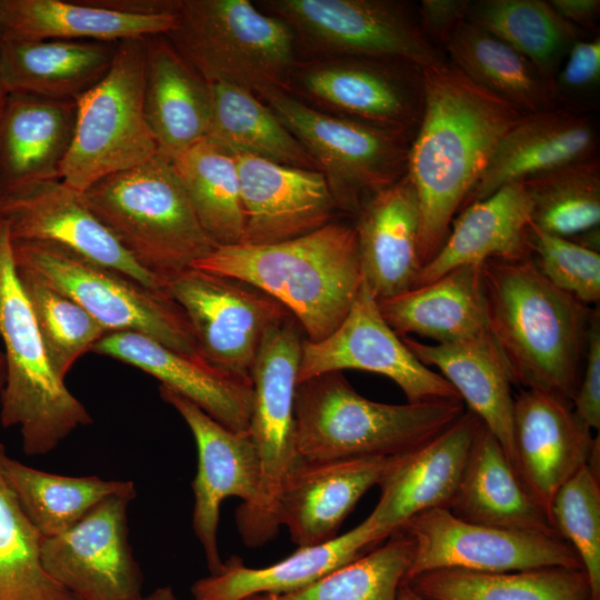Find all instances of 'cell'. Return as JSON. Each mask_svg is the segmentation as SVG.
<instances>
[{
  "label": "cell",
  "mask_w": 600,
  "mask_h": 600,
  "mask_svg": "<svg viewBox=\"0 0 600 600\" xmlns=\"http://www.w3.org/2000/svg\"><path fill=\"white\" fill-rule=\"evenodd\" d=\"M487 329L512 383L572 404L592 308L552 284L531 258L482 262Z\"/></svg>",
  "instance_id": "obj_2"
},
{
  "label": "cell",
  "mask_w": 600,
  "mask_h": 600,
  "mask_svg": "<svg viewBox=\"0 0 600 600\" xmlns=\"http://www.w3.org/2000/svg\"><path fill=\"white\" fill-rule=\"evenodd\" d=\"M283 91L314 109L412 141L423 109V68L390 58L314 57L297 62Z\"/></svg>",
  "instance_id": "obj_12"
},
{
  "label": "cell",
  "mask_w": 600,
  "mask_h": 600,
  "mask_svg": "<svg viewBox=\"0 0 600 600\" xmlns=\"http://www.w3.org/2000/svg\"><path fill=\"white\" fill-rule=\"evenodd\" d=\"M164 36L208 83L256 96L284 90L299 61L292 29L248 0H178L176 27Z\"/></svg>",
  "instance_id": "obj_7"
},
{
  "label": "cell",
  "mask_w": 600,
  "mask_h": 600,
  "mask_svg": "<svg viewBox=\"0 0 600 600\" xmlns=\"http://www.w3.org/2000/svg\"><path fill=\"white\" fill-rule=\"evenodd\" d=\"M136 496H111L64 532L42 538L46 570L78 600L141 597L142 576L127 524V509Z\"/></svg>",
  "instance_id": "obj_17"
},
{
  "label": "cell",
  "mask_w": 600,
  "mask_h": 600,
  "mask_svg": "<svg viewBox=\"0 0 600 600\" xmlns=\"http://www.w3.org/2000/svg\"><path fill=\"white\" fill-rule=\"evenodd\" d=\"M4 454L0 444V600H78L46 570L42 537L3 477Z\"/></svg>",
  "instance_id": "obj_44"
},
{
  "label": "cell",
  "mask_w": 600,
  "mask_h": 600,
  "mask_svg": "<svg viewBox=\"0 0 600 600\" xmlns=\"http://www.w3.org/2000/svg\"><path fill=\"white\" fill-rule=\"evenodd\" d=\"M549 519L556 533L577 553L591 600L600 599V473L588 464L554 494Z\"/></svg>",
  "instance_id": "obj_46"
},
{
  "label": "cell",
  "mask_w": 600,
  "mask_h": 600,
  "mask_svg": "<svg viewBox=\"0 0 600 600\" xmlns=\"http://www.w3.org/2000/svg\"><path fill=\"white\" fill-rule=\"evenodd\" d=\"M12 254L17 270L69 297L109 332H138L174 351L201 354L184 311L164 288L52 242L12 241Z\"/></svg>",
  "instance_id": "obj_8"
},
{
  "label": "cell",
  "mask_w": 600,
  "mask_h": 600,
  "mask_svg": "<svg viewBox=\"0 0 600 600\" xmlns=\"http://www.w3.org/2000/svg\"><path fill=\"white\" fill-rule=\"evenodd\" d=\"M531 260L552 284L591 307L600 301V253L569 238L546 232L534 224L528 229Z\"/></svg>",
  "instance_id": "obj_47"
},
{
  "label": "cell",
  "mask_w": 600,
  "mask_h": 600,
  "mask_svg": "<svg viewBox=\"0 0 600 600\" xmlns=\"http://www.w3.org/2000/svg\"><path fill=\"white\" fill-rule=\"evenodd\" d=\"M353 220L362 279L377 301L412 289L421 269L420 206L408 174L372 197Z\"/></svg>",
  "instance_id": "obj_27"
},
{
  "label": "cell",
  "mask_w": 600,
  "mask_h": 600,
  "mask_svg": "<svg viewBox=\"0 0 600 600\" xmlns=\"http://www.w3.org/2000/svg\"><path fill=\"white\" fill-rule=\"evenodd\" d=\"M464 411L456 399L372 401L341 371L322 373L296 388L298 456L307 462L398 457L436 438Z\"/></svg>",
  "instance_id": "obj_4"
},
{
  "label": "cell",
  "mask_w": 600,
  "mask_h": 600,
  "mask_svg": "<svg viewBox=\"0 0 600 600\" xmlns=\"http://www.w3.org/2000/svg\"><path fill=\"white\" fill-rule=\"evenodd\" d=\"M163 288L184 311L200 353L244 377L266 332L291 314L248 281L193 267L168 278Z\"/></svg>",
  "instance_id": "obj_15"
},
{
  "label": "cell",
  "mask_w": 600,
  "mask_h": 600,
  "mask_svg": "<svg viewBox=\"0 0 600 600\" xmlns=\"http://www.w3.org/2000/svg\"><path fill=\"white\" fill-rule=\"evenodd\" d=\"M396 600H427L418 592H416L409 584H401Z\"/></svg>",
  "instance_id": "obj_53"
},
{
  "label": "cell",
  "mask_w": 600,
  "mask_h": 600,
  "mask_svg": "<svg viewBox=\"0 0 600 600\" xmlns=\"http://www.w3.org/2000/svg\"><path fill=\"white\" fill-rule=\"evenodd\" d=\"M192 267L260 288L296 318L311 342L339 327L363 280L354 224L336 220L278 243L216 247Z\"/></svg>",
  "instance_id": "obj_3"
},
{
  "label": "cell",
  "mask_w": 600,
  "mask_h": 600,
  "mask_svg": "<svg viewBox=\"0 0 600 600\" xmlns=\"http://www.w3.org/2000/svg\"><path fill=\"white\" fill-rule=\"evenodd\" d=\"M512 426L513 468L549 516L554 494L588 463L599 436H591L570 402L532 389L514 397Z\"/></svg>",
  "instance_id": "obj_20"
},
{
  "label": "cell",
  "mask_w": 600,
  "mask_h": 600,
  "mask_svg": "<svg viewBox=\"0 0 600 600\" xmlns=\"http://www.w3.org/2000/svg\"><path fill=\"white\" fill-rule=\"evenodd\" d=\"M467 21L524 56L551 81L571 47L586 34L544 0L470 1Z\"/></svg>",
  "instance_id": "obj_41"
},
{
  "label": "cell",
  "mask_w": 600,
  "mask_h": 600,
  "mask_svg": "<svg viewBox=\"0 0 600 600\" xmlns=\"http://www.w3.org/2000/svg\"><path fill=\"white\" fill-rule=\"evenodd\" d=\"M443 52L470 80L523 114L556 108L552 81L524 56L469 21L457 28Z\"/></svg>",
  "instance_id": "obj_36"
},
{
  "label": "cell",
  "mask_w": 600,
  "mask_h": 600,
  "mask_svg": "<svg viewBox=\"0 0 600 600\" xmlns=\"http://www.w3.org/2000/svg\"><path fill=\"white\" fill-rule=\"evenodd\" d=\"M381 316L400 337L414 333L438 344L487 330L482 263L454 268L436 280L379 300Z\"/></svg>",
  "instance_id": "obj_33"
},
{
  "label": "cell",
  "mask_w": 600,
  "mask_h": 600,
  "mask_svg": "<svg viewBox=\"0 0 600 600\" xmlns=\"http://www.w3.org/2000/svg\"><path fill=\"white\" fill-rule=\"evenodd\" d=\"M382 546L288 593L246 600H396L413 559V541L394 533Z\"/></svg>",
  "instance_id": "obj_43"
},
{
  "label": "cell",
  "mask_w": 600,
  "mask_h": 600,
  "mask_svg": "<svg viewBox=\"0 0 600 600\" xmlns=\"http://www.w3.org/2000/svg\"><path fill=\"white\" fill-rule=\"evenodd\" d=\"M304 339L299 322L288 316L266 332L250 370L253 403L249 432L258 452L260 482L256 499L236 511L238 531L248 547L263 546L279 532L281 490L300 461L294 397Z\"/></svg>",
  "instance_id": "obj_9"
},
{
  "label": "cell",
  "mask_w": 600,
  "mask_h": 600,
  "mask_svg": "<svg viewBox=\"0 0 600 600\" xmlns=\"http://www.w3.org/2000/svg\"><path fill=\"white\" fill-rule=\"evenodd\" d=\"M598 140L596 126L588 114L560 108L524 114L503 136L461 209L504 184L598 156Z\"/></svg>",
  "instance_id": "obj_25"
},
{
  "label": "cell",
  "mask_w": 600,
  "mask_h": 600,
  "mask_svg": "<svg viewBox=\"0 0 600 600\" xmlns=\"http://www.w3.org/2000/svg\"><path fill=\"white\" fill-rule=\"evenodd\" d=\"M349 369L388 377L400 387L408 402L462 400L454 388L440 373L422 364L390 328L363 280L339 327L318 342L304 339L298 382Z\"/></svg>",
  "instance_id": "obj_16"
},
{
  "label": "cell",
  "mask_w": 600,
  "mask_h": 600,
  "mask_svg": "<svg viewBox=\"0 0 600 600\" xmlns=\"http://www.w3.org/2000/svg\"><path fill=\"white\" fill-rule=\"evenodd\" d=\"M143 41L144 116L158 152L171 160L207 137L210 84L164 34L146 37Z\"/></svg>",
  "instance_id": "obj_28"
},
{
  "label": "cell",
  "mask_w": 600,
  "mask_h": 600,
  "mask_svg": "<svg viewBox=\"0 0 600 600\" xmlns=\"http://www.w3.org/2000/svg\"><path fill=\"white\" fill-rule=\"evenodd\" d=\"M469 7V0H422L418 4L422 32L443 52L457 28L467 21Z\"/></svg>",
  "instance_id": "obj_50"
},
{
  "label": "cell",
  "mask_w": 600,
  "mask_h": 600,
  "mask_svg": "<svg viewBox=\"0 0 600 600\" xmlns=\"http://www.w3.org/2000/svg\"><path fill=\"white\" fill-rule=\"evenodd\" d=\"M523 116L447 58L423 69V109L407 172L420 206L421 268L440 250L497 146Z\"/></svg>",
  "instance_id": "obj_1"
},
{
  "label": "cell",
  "mask_w": 600,
  "mask_h": 600,
  "mask_svg": "<svg viewBox=\"0 0 600 600\" xmlns=\"http://www.w3.org/2000/svg\"><path fill=\"white\" fill-rule=\"evenodd\" d=\"M6 378H7L6 359H4L3 351L0 349V394L4 388Z\"/></svg>",
  "instance_id": "obj_54"
},
{
  "label": "cell",
  "mask_w": 600,
  "mask_h": 600,
  "mask_svg": "<svg viewBox=\"0 0 600 600\" xmlns=\"http://www.w3.org/2000/svg\"><path fill=\"white\" fill-rule=\"evenodd\" d=\"M232 153L238 164L244 217L240 244L278 243L334 220L338 210L320 171Z\"/></svg>",
  "instance_id": "obj_21"
},
{
  "label": "cell",
  "mask_w": 600,
  "mask_h": 600,
  "mask_svg": "<svg viewBox=\"0 0 600 600\" xmlns=\"http://www.w3.org/2000/svg\"><path fill=\"white\" fill-rule=\"evenodd\" d=\"M257 97L311 156L338 212L354 219L372 197L407 174L411 140L314 109L283 90Z\"/></svg>",
  "instance_id": "obj_11"
},
{
  "label": "cell",
  "mask_w": 600,
  "mask_h": 600,
  "mask_svg": "<svg viewBox=\"0 0 600 600\" xmlns=\"http://www.w3.org/2000/svg\"><path fill=\"white\" fill-rule=\"evenodd\" d=\"M3 477L24 514L42 538L58 536L116 494H137L132 481L96 476H62L2 458Z\"/></svg>",
  "instance_id": "obj_37"
},
{
  "label": "cell",
  "mask_w": 600,
  "mask_h": 600,
  "mask_svg": "<svg viewBox=\"0 0 600 600\" xmlns=\"http://www.w3.org/2000/svg\"><path fill=\"white\" fill-rule=\"evenodd\" d=\"M82 193L122 248L163 283L217 247L201 227L171 160L160 153Z\"/></svg>",
  "instance_id": "obj_5"
},
{
  "label": "cell",
  "mask_w": 600,
  "mask_h": 600,
  "mask_svg": "<svg viewBox=\"0 0 600 600\" xmlns=\"http://www.w3.org/2000/svg\"><path fill=\"white\" fill-rule=\"evenodd\" d=\"M0 338L7 367L6 384L0 394V420L6 428H19L24 454H47L76 429L92 423L87 408L49 363L17 273L10 232L2 219Z\"/></svg>",
  "instance_id": "obj_6"
},
{
  "label": "cell",
  "mask_w": 600,
  "mask_h": 600,
  "mask_svg": "<svg viewBox=\"0 0 600 600\" xmlns=\"http://www.w3.org/2000/svg\"><path fill=\"white\" fill-rule=\"evenodd\" d=\"M257 7L284 21L316 58H390L423 69L446 59L422 32L418 4L409 1L266 0Z\"/></svg>",
  "instance_id": "obj_13"
},
{
  "label": "cell",
  "mask_w": 600,
  "mask_h": 600,
  "mask_svg": "<svg viewBox=\"0 0 600 600\" xmlns=\"http://www.w3.org/2000/svg\"><path fill=\"white\" fill-rule=\"evenodd\" d=\"M137 600H176V596L171 587H162L146 597H140Z\"/></svg>",
  "instance_id": "obj_52"
},
{
  "label": "cell",
  "mask_w": 600,
  "mask_h": 600,
  "mask_svg": "<svg viewBox=\"0 0 600 600\" xmlns=\"http://www.w3.org/2000/svg\"><path fill=\"white\" fill-rule=\"evenodd\" d=\"M17 269V268H16ZM53 372L62 380L73 363L110 333L90 313L34 276L17 270Z\"/></svg>",
  "instance_id": "obj_45"
},
{
  "label": "cell",
  "mask_w": 600,
  "mask_h": 600,
  "mask_svg": "<svg viewBox=\"0 0 600 600\" xmlns=\"http://www.w3.org/2000/svg\"><path fill=\"white\" fill-rule=\"evenodd\" d=\"M176 13L132 14L96 0H0V38L119 42L167 34Z\"/></svg>",
  "instance_id": "obj_32"
},
{
  "label": "cell",
  "mask_w": 600,
  "mask_h": 600,
  "mask_svg": "<svg viewBox=\"0 0 600 600\" xmlns=\"http://www.w3.org/2000/svg\"><path fill=\"white\" fill-rule=\"evenodd\" d=\"M481 426L479 417L466 409L432 440L393 457L378 483L380 498L370 519L391 537L421 512L448 509Z\"/></svg>",
  "instance_id": "obj_22"
},
{
  "label": "cell",
  "mask_w": 600,
  "mask_h": 600,
  "mask_svg": "<svg viewBox=\"0 0 600 600\" xmlns=\"http://www.w3.org/2000/svg\"><path fill=\"white\" fill-rule=\"evenodd\" d=\"M389 538L368 516L350 531L324 543L298 548L263 568L246 567L231 558L213 574L192 586L193 600H246L257 594L300 590L334 569L359 558Z\"/></svg>",
  "instance_id": "obj_29"
},
{
  "label": "cell",
  "mask_w": 600,
  "mask_h": 600,
  "mask_svg": "<svg viewBox=\"0 0 600 600\" xmlns=\"http://www.w3.org/2000/svg\"><path fill=\"white\" fill-rule=\"evenodd\" d=\"M448 509L472 523L558 536L548 513L524 489L504 449L483 423Z\"/></svg>",
  "instance_id": "obj_34"
},
{
  "label": "cell",
  "mask_w": 600,
  "mask_h": 600,
  "mask_svg": "<svg viewBox=\"0 0 600 600\" xmlns=\"http://www.w3.org/2000/svg\"><path fill=\"white\" fill-rule=\"evenodd\" d=\"M396 533L414 544L404 582L441 569L512 572L540 568H581L572 547L554 534L504 529L461 520L437 508L409 519Z\"/></svg>",
  "instance_id": "obj_14"
},
{
  "label": "cell",
  "mask_w": 600,
  "mask_h": 600,
  "mask_svg": "<svg viewBox=\"0 0 600 600\" xmlns=\"http://www.w3.org/2000/svg\"><path fill=\"white\" fill-rule=\"evenodd\" d=\"M427 600H591L581 568H540L512 572L441 569L406 582Z\"/></svg>",
  "instance_id": "obj_38"
},
{
  "label": "cell",
  "mask_w": 600,
  "mask_h": 600,
  "mask_svg": "<svg viewBox=\"0 0 600 600\" xmlns=\"http://www.w3.org/2000/svg\"><path fill=\"white\" fill-rule=\"evenodd\" d=\"M118 42L0 38L4 90L77 100L109 71Z\"/></svg>",
  "instance_id": "obj_35"
},
{
  "label": "cell",
  "mask_w": 600,
  "mask_h": 600,
  "mask_svg": "<svg viewBox=\"0 0 600 600\" xmlns=\"http://www.w3.org/2000/svg\"><path fill=\"white\" fill-rule=\"evenodd\" d=\"M576 417L591 431L600 428V310L592 308L583 369L572 400Z\"/></svg>",
  "instance_id": "obj_49"
},
{
  "label": "cell",
  "mask_w": 600,
  "mask_h": 600,
  "mask_svg": "<svg viewBox=\"0 0 600 600\" xmlns=\"http://www.w3.org/2000/svg\"><path fill=\"white\" fill-rule=\"evenodd\" d=\"M159 392L179 412L196 440L192 528L213 574L223 566L217 537L221 503L230 497L240 498L241 504L256 499L260 482L258 452L249 430L228 429L170 388L160 386Z\"/></svg>",
  "instance_id": "obj_18"
},
{
  "label": "cell",
  "mask_w": 600,
  "mask_h": 600,
  "mask_svg": "<svg viewBox=\"0 0 600 600\" xmlns=\"http://www.w3.org/2000/svg\"><path fill=\"white\" fill-rule=\"evenodd\" d=\"M600 87V39L574 42L552 80L556 108L587 114Z\"/></svg>",
  "instance_id": "obj_48"
},
{
  "label": "cell",
  "mask_w": 600,
  "mask_h": 600,
  "mask_svg": "<svg viewBox=\"0 0 600 600\" xmlns=\"http://www.w3.org/2000/svg\"><path fill=\"white\" fill-rule=\"evenodd\" d=\"M90 352L151 374L161 386L183 396L232 431L249 430L253 403L250 377L219 368L202 354L181 353L132 331L110 332Z\"/></svg>",
  "instance_id": "obj_23"
},
{
  "label": "cell",
  "mask_w": 600,
  "mask_h": 600,
  "mask_svg": "<svg viewBox=\"0 0 600 600\" xmlns=\"http://www.w3.org/2000/svg\"><path fill=\"white\" fill-rule=\"evenodd\" d=\"M549 2L560 17L583 33L596 29L600 16L599 0H550Z\"/></svg>",
  "instance_id": "obj_51"
},
{
  "label": "cell",
  "mask_w": 600,
  "mask_h": 600,
  "mask_svg": "<svg viewBox=\"0 0 600 600\" xmlns=\"http://www.w3.org/2000/svg\"><path fill=\"white\" fill-rule=\"evenodd\" d=\"M0 219L12 241L57 243L148 287L164 286L122 248L90 210L83 193L61 180L33 183L0 197Z\"/></svg>",
  "instance_id": "obj_19"
},
{
  "label": "cell",
  "mask_w": 600,
  "mask_h": 600,
  "mask_svg": "<svg viewBox=\"0 0 600 600\" xmlns=\"http://www.w3.org/2000/svg\"><path fill=\"white\" fill-rule=\"evenodd\" d=\"M530 224L531 202L526 188L521 182L504 184L458 212L440 250L419 270L413 288L464 264L530 259Z\"/></svg>",
  "instance_id": "obj_30"
},
{
  "label": "cell",
  "mask_w": 600,
  "mask_h": 600,
  "mask_svg": "<svg viewBox=\"0 0 600 600\" xmlns=\"http://www.w3.org/2000/svg\"><path fill=\"white\" fill-rule=\"evenodd\" d=\"M6 98H7V92L3 87L2 77H1V68H0V113L3 108Z\"/></svg>",
  "instance_id": "obj_55"
},
{
  "label": "cell",
  "mask_w": 600,
  "mask_h": 600,
  "mask_svg": "<svg viewBox=\"0 0 600 600\" xmlns=\"http://www.w3.org/2000/svg\"><path fill=\"white\" fill-rule=\"evenodd\" d=\"M531 202V222L572 238L600 223V160L592 157L521 181Z\"/></svg>",
  "instance_id": "obj_42"
},
{
  "label": "cell",
  "mask_w": 600,
  "mask_h": 600,
  "mask_svg": "<svg viewBox=\"0 0 600 600\" xmlns=\"http://www.w3.org/2000/svg\"><path fill=\"white\" fill-rule=\"evenodd\" d=\"M209 84L211 116L208 138L232 152L318 170L304 147L253 92L223 82Z\"/></svg>",
  "instance_id": "obj_40"
},
{
  "label": "cell",
  "mask_w": 600,
  "mask_h": 600,
  "mask_svg": "<svg viewBox=\"0 0 600 600\" xmlns=\"http://www.w3.org/2000/svg\"><path fill=\"white\" fill-rule=\"evenodd\" d=\"M401 339L422 364L440 370L468 409L498 439L512 463L513 383L488 329L447 344H424L409 337Z\"/></svg>",
  "instance_id": "obj_31"
},
{
  "label": "cell",
  "mask_w": 600,
  "mask_h": 600,
  "mask_svg": "<svg viewBox=\"0 0 600 600\" xmlns=\"http://www.w3.org/2000/svg\"><path fill=\"white\" fill-rule=\"evenodd\" d=\"M196 216L217 247L239 244L244 230L234 154L206 137L171 159Z\"/></svg>",
  "instance_id": "obj_39"
},
{
  "label": "cell",
  "mask_w": 600,
  "mask_h": 600,
  "mask_svg": "<svg viewBox=\"0 0 600 600\" xmlns=\"http://www.w3.org/2000/svg\"><path fill=\"white\" fill-rule=\"evenodd\" d=\"M77 118L76 100L7 94L0 113V197L60 180Z\"/></svg>",
  "instance_id": "obj_26"
},
{
  "label": "cell",
  "mask_w": 600,
  "mask_h": 600,
  "mask_svg": "<svg viewBox=\"0 0 600 600\" xmlns=\"http://www.w3.org/2000/svg\"><path fill=\"white\" fill-rule=\"evenodd\" d=\"M392 458L300 460L281 490L280 527L298 548L332 540L362 496L378 486Z\"/></svg>",
  "instance_id": "obj_24"
},
{
  "label": "cell",
  "mask_w": 600,
  "mask_h": 600,
  "mask_svg": "<svg viewBox=\"0 0 600 600\" xmlns=\"http://www.w3.org/2000/svg\"><path fill=\"white\" fill-rule=\"evenodd\" d=\"M143 80V38L119 41L109 71L76 100V128L60 172L62 182L83 192L159 153L144 116Z\"/></svg>",
  "instance_id": "obj_10"
}]
</instances>
